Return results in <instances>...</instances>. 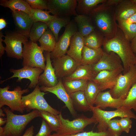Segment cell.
I'll use <instances>...</instances> for the list:
<instances>
[{
	"label": "cell",
	"instance_id": "obj_18",
	"mask_svg": "<svg viewBox=\"0 0 136 136\" xmlns=\"http://www.w3.org/2000/svg\"><path fill=\"white\" fill-rule=\"evenodd\" d=\"M45 58L46 61V67L43 73L39 76L38 85L41 86L52 87L56 85L58 81L51 63L50 53L46 52Z\"/></svg>",
	"mask_w": 136,
	"mask_h": 136
},
{
	"label": "cell",
	"instance_id": "obj_17",
	"mask_svg": "<svg viewBox=\"0 0 136 136\" xmlns=\"http://www.w3.org/2000/svg\"><path fill=\"white\" fill-rule=\"evenodd\" d=\"M41 90L44 92H49L55 95L65 104L70 113L74 117L76 115L72 100L70 94L66 90L61 80L60 79L57 84L52 87L41 86Z\"/></svg>",
	"mask_w": 136,
	"mask_h": 136
},
{
	"label": "cell",
	"instance_id": "obj_43",
	"mask_svg": "<svg viewBox=\"0 0 136 136\" xmlns=\"http://www.w3.org/2000/svg\"><path fill=\"white\" fill-rule=\"evenodd\" d=\"M131 118L127 117L122 118L119 120L120 125L123 131L128 133L132 126Z\"/></svg>",
	"mask_w": 136,
	"mask_h": 136
},
{
	"label": "cell",
	"instance_id": "obj_20",
	"mask_svg": "<svg viewBox=\"0 0 136 136\" xmlns=\"http://www.w3.org/2000/svg\"><path fill=\"white\" fill-rule=\"evenodd\" d=\"M117 22L126 21L136 12V3L131 0H122L114 8Z\"/></svg>",
	"mask_w": 136,
	"mask_h": 136
},
{
	"label": "cell",
	"instance_id": "obj_36",
	"mask_svg": "<svg viewBox=\"0 0 136 136\" xmlns=\"http://www.w3.org/2000/svg\"><path fill=\"white\" fill-rule=\"evenodd\" d=\"M118 26L122 31L126 38L130 42L136 37V24L126 21L118 22Z\"/></svg>",
	"mask_w": 136,
	"mask_h": 136
},
{
	"label": "cell",
	"instance_id": "obj_24",
	"mask_svg": "<svg viewBox=\"0 0 136 136\" xmlns=\"http://www.w3.org/2000/svg\"><path fill=\"white\" fill-rule=\"evenodd\" d=\"M74 21L77 26L78 31L84 37L94 31L95 27L89 16L78 15Z\"/></svg>",
	"mask_w": 136,
	"mask_h": 136
},
{
	"label": "cell",
	"instance_id": "obj_39",
	"mask_svg": "<svg viewBox=\"0 0 136 136\" xmlns=\"http://www.w3.org/2000/svg\"><path fill=\"white\" fill-rule=\"evenodd\" d=\"M107 129L112 136H119L123 131L120 125L119 120L114 119L108 123Z\"/></svg>",
	"mask_w": 136,
	"mask_h": 136
},
{
	"label": "cell",
	"instance_id": "obj_54",
	"mask_svg": "<svg viewBox=\"0 0 136 136\" xmlns=\"http://www.w3.org/2000/svg\"><path fill=\"white\" fill-rule=\"evenodd\" d=\"M135 67H136V61L135 64Z\"/></svg>",
	"mask_w": 136,
	"mask_h": 136
},
{
	"label": "cell",
	"instance_id": "obj_1",
	"mask_svg": "<svg viewBox=\"0 0 136 136\" xmlns=\"http://www.w3.org/2000/svg\"><path fill=\"white\" fill-rule=\"evenodd\" d=\"M103 46L104 52L107 53L113 52L119 57L124 69L123 74L127 72L131 66L135 65L136 56L132 50L130 42L118 27L113 38L109 39L104 38Z\"/></svg>",
	"mask_w": 136,
	"mask_h": 136
},
{
	"label": "cell",
	"instance_id": "obj_14",
	"mask_svg": "<svg viewBox=\"0 0 136 136\" xmlns=\"http://www.w3.org/2000/svg\"><path fill=\"white\" fill-rule=\"evenodd\" d=\"M52 64L57 79L70 75L80 65L67 55L53 59Z\"/></svg>",
	"mask_w": 136,
	"mask_h": 136
},
{
	"label": "cell",
	"instance_id": "obj_45",
	"mask_svg": "<svg viewBox=\"0 0 136 136\" xmlns=\"http://www.w3.org/2000/svg\"><path fill=\"white\" fill-rule=\"evenodd\" d=\"M5 36L3 35L2 32L0 31V57L2 61V57L4 53L5 50V47H4L2 42L3 41V40L2 37H4Z\"/></svg>",
	"mask_w": 136,
	"mask_h": 136
},
{
	"label": "cell",
	"instance_id": "obj_46",
	"mask_svg": "<svg viewBox=\"0 0 136 136\" xmlns=\"http://www.w3.org/2000/svg\"><path fill=\"white\" fill-rule=\"evenodd\" d=\"M34 126L32 125L27 128L22 136H33Z\"/></svg>",
	"mask_w": 136,
	"mask_h": 136
},
{
	"label": "cell",
	"instance_id": "obj_38",
	"mask_svg": "<svg viewBox=\"0 0 136 136\" xmlns=\"http://www.w3.org/2000/svg\"><path fill=\"white\" fill-rule=\"evenodd\" d=\"M121 107L130 110L132 109L136 112V82L130 89Z\"/></svg>",
	"mask_w": 136,
	"mask_h": 136
},
{
	"label": "cell",
	"instance_id": "obj_30",
	"mask_svg": "<svg viewBox=\"0 0 136 136\" xmlns=\"http://www.w3.org/2000/svg\"><path fill=\"white\" fill-rule=\"evenodd\" d=\"M40 47L44 51L52 52L54 50L56 42L54 36L48 28L38 41Z\"/></svg>",
	"mask_w": 136,
	"mask_h": 136
},
{
	"label": "cell",
	"instance_id": "obj_5",
	"mask_svg": "<svg viewBox=\"0 0 136 136\" xmlns=\"http://www.w3.org/2000/svg\"><path fill=\"white\" fill-rule=\"evenodd\" d=\"M92 116L98 123L97 128L98 132L106 131L109 121L113 118L127 117L136 120V115L131 110L121 107L113 111H106L96 106L91 107Z\"/></svg>",
	"mask_w": 136,
	"mask_h": 136
},
{
	"label": "cell",
	"instance_id": "obj_44",
	"mask_svg": "<svg viewBox=\"0 0 136 136\" xmlns=\"http://www.w3.org/2000/svg\"><path fill=\"white\" fill-rule=\"evenodd\" d=\"M122 1V0H106L103 3L107 6L115 7Z\"/></svg>",
	"mask_w": 136,
	"mask_h": 136
},
{
	"label": "cell",
	"instance_id": "obj_29",
	"mask_svg": "<svg viewBox=\"0 0 136 136\" xmlns=\"http://www.w3.org/2000/svg\"><path fill=\"white\" fill-rule=\"evenodd\" d=\"M84 37L85 46L96 49L101 48L105 38L102 33L96 29Z\"/></svg>",
	"mask_w": 136,
	"mask_h": 136
},
{
	"label": "cell",
	"instance_id": "obj_25",
	"mask_svg": "<svg viewBox=\"0 0 136 136\" xmlns=\"http://www.w3.org/2000/svg\"><path fill=\"white\" fill-rule=\"evenodd\" d=\"M95 76L92 72L91 65H80L72 74L64 78L65 80L83 79L91 81Z\"/></svg>",
	"mask_w": 136,
	"mask_h": 136
},
{
	"label": "cell",
	"instance_id": "obj_47",
	"mask_svg": "<svg viewBox=\"0 0 136 136\" xmlns=\"http://www.w3.org/2000/svg\"><path fill=\"white\" fill-rule=\"evenodd\" d=\"M131 46L133 53L136 54V37L131 42Z\"/></svg>",
	"mask_w": 136,
	"mask_h": 136
},
{
	"label": "cell",
	"instance_id": "obj_41",
	"mask_svg": "<svg viewBox=\"0 0 136 136\" xmlns=\"http://www.w3.org/2000/svg\"><path fill=\"white\" fill-rule=\"evenodd\" d=\"M32 9L48 10L47 0H26Z\"/></svg>",
	"mask_w": 136,
	"mask_h": 136
},
{
	"label": "cell",
	"instance_id": "obj_48",
	"mask_svg": "<svg viewBox=\"0 0 136 136\" xmlns=\"http://www.w3.org/2000/svg\"><path fill=\"white\" fill-rule=\"evenodd\" d=\"M126 21L129 23L136 24V12Z\"/></svg>",
	"mask_w": 136,
	"mask_h": 136
},
{
	"label": "cell",
	"instance_id": "obj_13",
	"mask_svg": "<svg viewBox=\"0 0 136 136\" xmlns=\"http://www.w3.org/2000/svg\"><path fill=\"white\" fill-rule=\"evenodd\" d=\"M122 63L119 57L114 52L107 53L104 51L101 57L98 61L91 65L92 70L95 76L100 71L103 70L113 71L118 69L124 70Z\"/></svg>",
	"mask_w": 136,
	"mask_h": 136
},
{
	"label": "cell",
	"instance_id": "obj_6",
	"mask_svg": "<svg viewBox=\"0 0 136 136\" xmlns=\"http://www.w3.org/2000/svg\"><path fill=\"white\" fill-rule=\"evenodd\" d=\"M46 93L42 92L39 85H38L31 93L22 97V101L25 110L29 111L31 110L45 111L55 115L60 113L48 103L44 97Z\"/></svg>",
	"mask_w": 136,
	"mask_h": 136
},
{
	"label": "cell",
	"instance_id": "obj_7",
	"mask_svg": "<svg viewBox=\"0 0 136 136\" xmlns=\"http://www.w3.org/2000/svg\"><path fill=\"white\" fill-rule=\"evenodd\" d=\"M22 57L23 66L38 67L44 71L46 61L44 51L36 43L28 41L23 44Z\"/></svg>",
	"mask_w": 136,
	"mask_h": 136
},
{
	"label": "cell",
	"instance_id": "obj_23",
	"mask_svg": "<svg viewBox=\"0 0 136 136\" xmlns=\"http://www.w3.org/2000/svg\"><path fill=\"white\" fill-rule=\"evenodd\" d=\"M104 51L101 48L93 49L85 46L82 52L81 65H92L98 61Z\"/></svg>",
	"mask_w": 136,
	"mask_h": 136
},
{
	"label": "cell",
	"instance_id": "obj_33",
	"mask_svg": "<svg viewBox=\"0 0 136 136\" xmlns=\"http://www.w3.org/2000/svg\"><path fill=\"white\" fill-rule=\"evenodd\" d=\"M88 81L83 79L64 80V86L69 94L80 91H84Z\"/></svg>",
	"mask_w": 136,
	"mask_h": 136
},
{
	"label": "cell",
	"instance_id": "obj_4",
	"mask_svg": "<svg viewBox=\"0 0 136 136\" xmlns=\"http://www.w3.org/2000/svg\"><path fill=\"white\" fill-rule=\"evenodd\" d=\"M10 88L9 85L0 88V108L6 105L13 112L23 113L25 109L22 101V95L28 92V89H22L19 86H16L12 91L9 90Z\"/></svg>",
	"mask_w": 136,
	"mask_h": 136
},
{
	"label": "cell",
	"instance_id": "obj_11",
	"mask_svg": "<svg viewBox=\"0 0 136 136\" xmlns=\"http://www.w3.org/2000/svg\"><path fill=\"white\" fill-rule=\"evenodd\" d=\"M76 0H47L48 10L53 15L62 18H70L78 15Z\"/></svg>",
	"mask_w": 136,
	"mask_h": 136
},
{
	"label": "cell",
	"instance_id": "obj_10",
	"mask_svg": "<svg viewBox=\"0 0 136 136\" xmlns=\"http://www.w3.org/2000/svg\"><path fill=\"white\" fill-rule=\"evenodd\" d=\"M3 42L6 45L5 51L8 56L18 59H22V44L28 41V37L17 31L7 32Z\"/></svg>",
	"mask_w": 136,
	"mask_h": 136
},
{
	"label": "cell",
	"instance_id": "obj_53",
	"mask_svg": "<svg viewBox=\"0 0 136 136\" xmlns=\"http://www.w3.org/2000/svg\"><path fill=\"white\" fill-rule=\"evenodd\" d=\"M131 1L133 2L136 3V0H131Z\"/></svg>",
	"mask_w": 136,
	"mask_h": 136
},
{
	"label": "cell",
	"instance_id": "obj_26",
	"mask_svg": "<svg viewBox=\"0 0 136 136\" xmlns=\"http://www.w3.org/2000/svg\"><path fill=\"white\" fill-rule=\"evenodd\" d=\"M0 5L5 7L10 8L11 11L19 10L23 11L30 16L32 9L26 0H1Z\"/></svg>",
	"mask_w": 136,
	"mask_h": 136
},
{
	"label": "cell",
	"instance_id": "obj_51",
	"mask_svg": "<svg viewBox=\"0 0 136 136\" xmlns=\"http://www.w3.org/2000/svg\"><path fill=\"white\" fill-rule=\"evenodd\" d=\"M4 110H3L1 108L0 109V117H4L5 116V114L4 113Z\"/></svg>",
	"mask_w": 136,
	"mask_h": 136
},
{
	"label": "cell",
	"instance_id": "obj_31",
	"mask_svg": "<svg viewBox=\"0 0 136 136\" xmlns=\"http://www.w3.org/2000/svg\"><path fill=\"white\" fill-rule=\"evenodd\" d=\"M71 21L70 18H62L56 16L47 24L55 37L56 42L58 40L59 33L61 28L65 27Z\"/></svg>",
	"mask_w": 136,
	"mask_h": 136
},
{
	"label": "cell",
	"instance_id": "obj_34",
	"mask_svg": "<svg viewBox=\"0 0 136 136\" xmlns=\"http://www.w3.org/2000/svg\"><path fill=\"white\" fill-rule=\"evenodd\" d=\"M48 28L47 25L44 23L41 22H34L29 35L30 41L36 43Z\"/></svg>",
	"mask_w": 136,
	"mask_h": 136
},
{
	"label": "cell",
	"instance_id": "obj_28",
	"mask_svg": "<svg viewBox=\"0 0 136 136\" xmlns=\"http://www.w3.org/2000/svg\"><path fill=\"white\" fill-rule=\"evenodd\" d=\"M74 108L80 111H91V107L88 104L84 91H80L70 94Z\"/></svg>",
	"mask_w": 136,
	"mask_h": 136
},
{
	"label": "cell",
	"instance_id": "obj_15",
	"mask_svg": "<svg viewBox=\"0 0 136 136\" xmlns=\"http://www.w3.org/2000/svg\"><path fill=\"white\" fill-rule=\"evenodd\" d=\"M43 71L44 70L42 69L39 67L25 66L18 69H11L10 70V71L13 73V75L7 79L2 81L1 83L14 78H18L17 80V82L21 81L23 79H28L30 82L28 88H35L38 85L39 76Z\"/></svg>",
	"mask_w": 136,
	"mask_h": 136
},
{
	"label": "cell",
	"instance_id": "obj_9",
	"mask_svg": "<svg viewBox=\"0 0 136 136\" xmlns=\"http://www.w3.org/2000/svg\"><path fill=\"white\" fill-rule=\"evenodd\" d=\"M136 82V67L134 65L127 72L120 75L115 85L109 91L114 98L124 99L132 85Z\"/></svg>",
	"mask_w": 136,
	"mask_h": 136
},
{
	"label": "cell",
	"instance_id": "obj_49",
	"mask_svg": "<svg viewBox=\"0 0 136 136\" xmlns=\"http://www.w3.org/2000/svg\"><path fill=\"white\" fill-rule=\"evenodd\" d=\"M7 25V23L5 20L3 18L0 19V30L6 27Z\"/></svg>",
	"mask_w": 136,
	"mask_h": 136
},
{
	"label": "cell",
	"instance_id": "obj_12",
	"mask_svg": "<svg viewBox=\"0 0 136 136\" xmlns=\"http://www.w3.org/2000/svg\"><path fill=\"white\" fill-rule=\"evenodd\" d=\"M77 31L78 29L76 23L74 20H71L65 27L64 32L56 42L54 50L50 53L51 58L54 59L65 55L72 37Z\"/></svg>",
	"mask_w": 136,
	"mask_h": 136
},
{
	"label": "cell",
	"instance_id": "obj_37",
	"mask_svg": "<svg viewBox=\"0 0 136 136\" xmlns=\"http://www.w3.org/2000/svg\"><path fill=\"white\" fill-rule=\"evenodd\" d=\"M48 11L32 9L31 17L34 22H41L47 24L56 16L51 15Z\"/></svg>",
	"mask_w": 136,
	"mask_h": 136
},
{
	"label": "cell",
	"instance_id": "obj_52",
	"mask_svg": "<svg viewBox=\"0 0 136 136\" xmlns=\"http://www.w3.org/2000/svg\"><path fill=\"white\" fill-rule=\"evenodd\" d=\"M4 132L3 127L0 126V136H2Z\"/></svg>",
	"mask_w": 136,
	"mask_h": 136
},
{
	"label": "cell",
	"instance_id": "obj_21",
	"mask_svg": "<svg viewBox=\"0 0 136 136\" xmlns=\"http://www.w3.org/2000/svg\"><path fill=\"white\" fill-rule=\"evenodd\" d=\"M124 99L113 97L109 91L99 93L95 100L96 107L101 109L107 107L119 109L123 105Z\"/></svg>",
	"mask_w": 136,
	"mask_h": 136
},
{
	"label": "cell",
	"instance_id": "obj_32",
	"mask_svg": "<svg viewBox=\"0 0 136 136\" xmlns=\"http://www.w3.org/2000/svg\"><path fill=\"white\" fill-rule=\"evenodd\" d=\"M84 91L88 104L93 107L98 95L101 91L98 86L92 81H89Z\"/></svg>",
	"mask_w": 136,
	"mask_h": 136
},
{
	"label": "cell",
	"instance_id": "obj_3",
	"mask_svg": "<svg viewBox=\"0 0 136 136\" xmlns=\"http://www.w3.org/2000/svg\"><path fill=\"white\" fill-rule=\"evenodd\" d=\"M7 122L3 127L2 136H20L28 124L35 118L40 117L39 111L33 110L22 115L14 114L8 108H4Z\"/></svg>",
	"mask_w": 136,
	"mask_h": 136
},
{
	"label": "cell",
	"instance_id": "obj_42",
	"mask_svg": "<svg viewBox=\"0 0 136 136\" xmlns=\"http://www.w3.org/2000/svg\"><path fill=\"white\" fill-rule=\"evenodd\" d=\"M52 131L48 125L43 119L40 130L35 136H50Z\"/></svg>",
	"mask_w": 136,
	"mask_h": 136
},
{
	"label": "cell",
	"instance_id": "obj_2",
	"mask_svg": "<svg viewBox=\"0 0 136 136\" xmlns=\"http://www.w3.org/2000/svg\"><path fill=\"white\" fill-rule=\"evenodd\" d=\"M114 8L103 3L98 5L89 15L96 29L101 32L105 38L109 39L114 37L118 28Z\"/></svg>",
	"mask_w": 136,
	"mask_h": 136
},
{
	"label": "cell",
	"instance_id": "obj_16",
	"mask_svg": "<svg viewBox=\"0 0 136 136\" xmlns=\"http://www.w3.org/2000/svg\"><path fill=\"white\" fill-rule=\"evenodd\" d=\"M123 71L122 69L102 71L97 74L92 81L98 86L101 91L110 89L115 85L118 77Z\"/></svg>",
	"mask_w": 136,
	"mask_h": 136
},
{
	"label": "cell",
	"instance_id": "obj_19",
	"mask_svg": "<svg viewBox=\"0 0 136 136\" xmlns=\"http://www.w3.org/2000/svg\"><path fill=\"white\" fill-rule=\"evenodd\" d=\"M12 12L16 31L29 37L30 29L34 23L30 16L21 11L15 10Z\"/></svg>",
	"mask_w": 136,
	"mask_h": 136
},
{
	"label": "cell",
	"instance_id": "obj_8",
	"mask_svg": "<svg viewBox=\"0 0 136 136\" xmlns=\"http://www.w3.org/2000/svg\"><path fill=\"white\" fill-rule=\"evenodd\" d=\"M57 116L60 125L56 133L60 135H71L80 133L88 125L97 123L93 116L91 118L81 116L72 121L64 118L61 112Z\"/></svg>",
	"mask_w": 136,
	"mask_h": 136
},
{
	"label": "cell",
	"instance_id": "obj_50",
	"mask_svg": "<svg viewBox=\"0 0 136 136\" xmlns=\"http://www.w3.org/2000/svg\"><path fill=\"white\" fill-rule=\"evenodd\" d=\"M7 122L6 118H3L2 117L0 118V126H1L2 125L6 123Z\"/></svg>",
	"mask_w": 136,
	"mask_h": 136
},
{
	"label": "cell",
	"instance_id": "obj_35",
	"mask_svg": "<svg viewBox=\"0 0 136 136\" xmlns=\"http://www.w3.org/2000/svg\"><path fill=\"white\" fill-rule=\"evenodd\" d=\"M40 117L45 120L52 131L57 132L60 127V123L57 116L45 111H39Z\"/></svg>",
	"mask_w": 136,
	"mask_h": 136
},
{
	"label": "cell",
	"instance_id": "obj_40",
	"mask_svg": "<svg viewBox=\"0 0 136 136\" xmlns=\"http://www.w3.org/2000/svg\"><path fill=\"white\" fill-rule=\"evenodd\" d=\"M110 135L109 132L106 131L100 132H94L93 131L79 133L76 134L62 135L56 133L51 134L50 136H109Z\"/></svg>",
	"mask_w": 136,
	"mask_h": 136
},
{
	"label": "cell",
	"instance_id": "obj_27",
	"mask_svg": "<svg viewBox=\"0 0 136 136\" xmlns=\"http://www.w3.org/2000/svg\"><path fill=\"white\" fill-rule=\"evenodd\" d=\"M106 0H78L76 8L78 15L89 16L90 13L99 4Z\"/></svg>",
	"mask_w": 136,
	"mask_h": 136
},
{
	"label": "cell",
	"instance_id": "obj_22",
	"mask_svg": "<svg viewBox=\"0 0 136 136\" xmlns=\"http://www.w3.org/2000/svg\"><path fill=\"white\" fill-rule=\"evenodd\" d=\"M84 46V37L77 32L72 37L67 55L81 65L82 52Z\"/></svg>",
	"mask_w": 136,
	"mask_h": 136
}]
</instances>
